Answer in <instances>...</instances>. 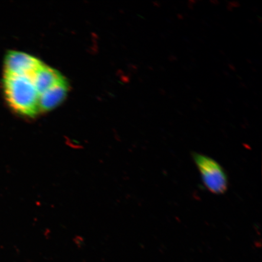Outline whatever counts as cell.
<instances>
[{
  "mask_svg": "<svg viewBox=\"0 0 262 262\" xmlns=\"http://www.w3.org/2000/svg\"><path fill=\"white\" fill-rule=\"evenodd\" d=\"M43 64L31 55L10 51L5 55L3 73L27 75L32 78Z\"/></svg>",
  "mask_w": 262,
  "mask_h": 262,
  "instance_id": "3957f363",
  "label": "cell"
},
{
  "mask_svg": "<svg viewBox=\"0 0 262 262\" xmlns=\"http://www.w3.org/2000/svg\"><path fill=\"white\" fill-rule=\"evenodd\" d=\"M2 85L6 102L14 112L28 118L40 113L39 94L32 77L3 73Z\"/></svg>",
  "mask_w": 262,
  "mask_h": 262,
  "instance_id": "6da1fadb",
  "label": "cell"
},
{
  "mask_svg": "<svg viewBox=\"0 0 262 262\" xmlns=\"http://www.w3.org/2000/svg\"><path fill=\"white\" fill-rule=\"evenodd\" d=\"M69 86L67 80H62L39 96V108L40 112H47L54 109L63 102L67 97Z\"/></svg>",
  "mask_w": 262,
  "mask_h": 262,
  "instance_id": "277c9868",
  "label": "cell"
},
{
  "mask_svg": "<svg viewBox=\"0 0 262 262\" xmlns=\"http://www.w3.org/2000/svg\"><path fill=\"white\" fill-rule=\"evenodd\" d=\"M64 79L63 75L58 71L45 64L36 72L32 77L33 82L39 96Z\"/></svg>",
  "mask_w": 262,
  "mask_h": 262,
  "instance_id": "5b68a950",
  "label": "cell"
},
{
  "mask_svg": "<svg viewBox=\"0 0 262 262\" xmlns=\"http://www.w3.org/2000/svg\"><path fill=\"white\" fill-rule=\"evenodd\" d=\"M192 157L206 188L215 194H222L227 191L228 178L222 167L210 157L201 154L193 153Z\"/></svg>",
  "mask_w": 262,
  "mask_h": 262,
  "instance_id": "7a4b0ae2",
  "label": "cell"
}]
</instances>
